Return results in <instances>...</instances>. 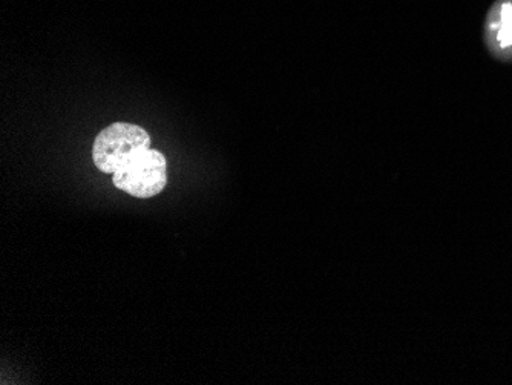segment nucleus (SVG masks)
Returning a JSON list of instances; mask_svg holds the SVG:
<instances>
[{
  "mask_svg": "<svg viewBox=\"0 0 512 385\" xmlns=\"http://www.w3.org/2000/svg\"><path fill=\"white\" fill-rule=\"evenodd\" d=\"M148 149H151V135L142 126L112 123L94 140L92 162L103 174H114Z\"/></svg>",
  "mask_w": 512,
  "mask_h": 385,
  "instance_id": "nucleus-1",
  "label": "nucleus"
},
{
  "mask_svg": "<svg viewBox=\"0 0 512 385\" xmlns=\"http://www.w3.org/2000/svg\"><path fill=\"white\" fill-rule=\"evenodd\" d=\"M115 188L135 198H152L168 185V162L165 155L148 149L128 165L112 174Z\"/></svg>",
  "mask_w": 512,
  "mask_h": 385,
  "instance_id": "nucleus-2",
  "label": "nucleus"
},
{
  "mask_svg": "<svg viewBox=\"0 0 512 385\" xmlns=\"http://www.w3.org/2000/svg\"><path fill=\"white\" fill-rule=\"evenodd\" d=\"M486 43L503 59H512V0H499L486 20Z\"/></svg>",
  "mask_w": 512,
  "mask_h": 385,
  "instance_id": "nucleus-3",
  "label": "nucleus"
}]
</instances>
